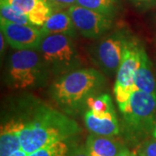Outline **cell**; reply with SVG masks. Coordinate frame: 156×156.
I'll return each instance as SVG.
<instances>
[{
	"mask_svg": "<svg viewBox=\"0 0 156 156\" xmlns=\"http://www.w3.org/2000/svg\"><path fill=\"white\" fill-rule=\"evenodd\" d=\"M21 148L29 154L59 141H67L81 129L72 119L47 105H37L27 121L23 119Z\"/></svg>",
	"mask_w": 156,
	"mask_h": 156,
	"instance_id": "6da1fadb",
	"label": "cell"
},
{
	"mask_svg": "<svg viewBox=\"0 0 156 156\" xmlns=\"http://www.w3.org/2000/svg\"><path fill=\"white\" fill-rule=\"evenodd\" d=\"M104 83L103 76L95 69H77L56 80L52 85L51 95L63 111L73 114L86 105L87 99L96 95Z\"/></svg>",
	"mask_w": 156,
	"mask_h": 156,
	"instance_id": "7a4b0ae2",
	"label": "cell"
},
{
	"mask_svg": "<svg viewBox=\"0 0 156 156\" xmlns=\"http://www.w3.org/2000/svg\"><path fill=\"white\" fill-rule=\"evenodd\" d=\"M121 113L124 136L137 146L153 134L156 123V94L135 90Z\"/></svg>",
	"mask_w": 156,
	"mask_h": 156,
	"instance_id": "3957f363",
	"label": "cell"
},
{
	"mask_svg": "<svg viewBox=\"0 0 156 156\" xmlns=\"http://www.w3.org/2000/svg\"><path fill=\"white\" fill-rule=\"evenodd\" d=\"M46 69L62 76L77 69L81 65L73 37L64 34H50L43 38L38 48Z\"/></svg>",
	"mask_w": 156,
	"mask_h": 156,
	"instance_id": "277c9868",
	"label": "cell"
},
{
	"mask_svg": "<svg viewBox=\"0 0 156 156\" xmlns=\"http://www.w3.org/2000/svg\"><path fill=\"white\" fill-rule=\"evenodd\" d=\"M45 69L39 51L17 50L10 56L8 65L10 84L17 89L31 88L38 83Z\"/></svg>",
	"mask_w": 156,
	"mask_h": 156,
	"instance_id": "5b68a950",
	"label": "cell"
},
{
	"mask_svg": "<svg viewBox=\"0 0 156 156\" xmlns=\"http://www.w3.org/2000/svg\"><path fill=\"white\" fill-rule=\"evenodd\" d=\"M140 46L134 41H128L116 71L114 93L120 111L127 105L134 91V79L140 59Z\"/></svg>",
	"mask_w": 156,
	"mask_h": 156,
	"instance_id": "8992f818",
	"label": "cell"
},
{
	"mask_svg": "<svg viewBox=\"0 0 156 156\" xmlns=\"http://www.w3.org/2000/svg\"><path fill=\"white\" fill-rule=\"evenodd\" d=\"M78 32L84 37L99 38L112 27V17L83 6L75 5L67 9Z\"/></svg>",
	"mask_w": 156,
	"mask_h": 156,
	"instance_id": "52a82bcc",
	"label": "cell"
},
{
	"mask_svg": "<svg viewBox=\"0 0 156 156\" xmlns=\"http://www.w3.org/2000/svg\"><path fill=\"white\" fill-rule=\"evenodd\" d=\"M0 27L7 43L17 50L38 49L45 37L41 28L31 24H19L0 19Z\"/></svg>",
	"mask_w": 156,
	"mask_h": 156,
	"instance_id": "ba28073f",
	"label": "cell"
},
{
	"mask_svg": "<svg viewBox=\"0 0 156 156\" xmlns=\"http://www.w3.org/2000/svg\"><path fill=\"white\" fill-rule=\"evenodd\" d=\"M128 41L122 33H114L98 43L95 50V57L104 72L108 75L116 73Z\"/></svg>",
	"mask_w": 156,
	"mask_h": 156,
	"instance_id": "9c48e42d",
	"label": "cell"
},
{
	"mask_svg": "<svg viewBox=\"0 0 156 156\" xmlns=\"http://www.w3.org/2000/svg\"><path fill=\"white\" fill-rule=\"evenodd\" d=\"M28 16L32 25L42 27L55 11L49 0H0Z\"/></svg>",
	"mask_w": 156,
	"mask_h": 156,
	"instance_id": "30bf717a",
	"label": "cell"
},
{
	"mask_svg": "<svg viewBox=\"0 0 156 156\" xmlns=\"http://www.w3.org/2000/svg\"><path fill=\"white\" fill-rule=\"evenodd\" d=\"M23 124V119H11L1 126L0 156H10L21 149L20 134Z\"/></svg>",
	"mask_w": 156,
	"mask_h": 156,
	"instance_id": "8fae6325",
	"label": "cell"
},
{
	"mask_svg": "<svg viewBox=\"0 0 156 156\" xmlns=\"http://www.w3.org/2000/svg\"><path fill=\"white\" fill-rule=\"evenodd\" d=\"M140 59L134 79V89L146 93L156 94V77L150 59L145 49L140 46Z\"/></svg>",
	"mask_w": 156,
	"mask_h": 156,
	"instance_id": "7c38bea8",
	"label": "cell"
},
{
	"mask_svg": "<svg viewBox=\"0 0 156 156\" xmlns=\"http://www.w3.org/2000/svg\"><path fill=\"white\" fill-rule=\"evenodd\" d=\"M85 147L91 156H116L126 147L114 136L89 134Z\"/></svg>",
	"mask_w": 156,
	"mask_h": 156,
	"instance_id": "4fadbf2b",
	"label": "cell"
},
{
	"mask_svg": "<svg viewBox=\"0 0 156 156\" xmlns=\"http://www.w3.org/2000/svg\"><path fill=\"white\" fill-rule=\"evenodd\" d=\"M44 36L50 34H64L71 37H76V29L68 11H55L41 27Z\"/></svg>",
	"mask_w": 156,
	"mask_h": 156,
	"instance_id": "5bb4252c",
	"label": "cell"
},
{
	"mask_svg": "<svg viewBox=\"0 0 156 156\" xmlns=\"http://www.w3.org/2000/svg\"><path fill=\"white\" fill-rule=\"evenodd\" d=\"M84 122L86 128L92 134L115 136L120 133V126L116 115L98 117L88 109L84 114Z\"/></svg>",
	"mask_w": 156,
	"mask_h": 156,
	"instance_id": "9a60e30c",
	"label": "cell"
},
{
	"mask_svg": "<svg viewBox=\"0 0 156 156\" xmlns=\"http://www.w3.org/2000/svg\"><path fill=\"white\" fill-rule=\"evenodd\" d=\"M88 109L98 117H108L116 115L114 104L109 95H94L86 101Z\"/></svg>",
	"mask_w": 156,
	"mask_h": 156,
	"instance_id": "2e32d148",
	"label": "cell"
},
{
	"mask_svg": "<svg viewBox=\"0 0 156 156\" xmlns=\"http://www.w3.org/2000/svg\"><path fill=\"white\" fill-rule=\"evenodd\" d=\"M76 5L113 17L117 9L118 0H77Z\"/></svg>",
	"mask_w": 156,
	"mask_h": 156,
	"instance_id": "e0dca14e",
	"label": "cell"
},
{
	"mask_svg": "<svg viewBox=\"0 0 156 156\" xmlns=\"http://www.w3.org/2000/svg\"><path fill=\"white\" fill-rule=\"evenodd\" d=\"M0 19L19 24H31L28 16L13 6L0 2ZM32 25V24H31Z\"/></svg>",
	"mask_w": 156,
	"mask_h": 156,
	"instance_id": "ac0fdd59",
	"label": "cell"
},
{
	"mask_svg": "<svg viewBox=\"0 0 156 156\" xmlns=\"http://www.w3.org/2000/svg\"><path fill=\"white\" fill-rule=\"evenodd\" d=\"M69 149L67 141H59L35 151L29 156H69Z\"/></svg>",
	"mask_w": 156,
	"mask_h": 156,
	"instance_id": "d6986e66",
	"label": "cell"
},
{
	"mask_svg": "<svg viewBox=\"0 0 156 156\" xmlns=\"http://www.w3.org/2000/svg\"><path fill=\"white\" fill-rule=\"evenodd\" d=\"M138 156H156V138H148L141 141L135 148Z\"/></svg>",
	"mask_w": 156,
	"mask_h": 156,
	"instance_id": "ffe728a7",
	"label": "cell"
},
{
	"mask_svg": "<svg viewBox=\"0 0 156 156\" xmlns=\"http://www.w3.org/2000/svg\"><path fill=\"white\" fill-rule=\"evenodd\" d=\"M55 11L61 10L62 8H69L70 6L77 4V0H49Z\"/></svg>",
	"mask_w": 156,
	"mask_h": 156,
	"instance_id": "44dd1931",
	"label": "cell"
},
{
	"mask_svg": "<svg viewBox=\"0 0 156 156\" xmlns=\"http://www.w3.org/2000/svg\"><path fill=\"white\" fill-rule=\"evenodd\" d=\"M69 156H91L85 146H77L69 149Z\"/></svg>",
	"mask_w": 156,
	"mask_h": 156,
	"instance_id": "7402d4cb",
	"label": "cell"
},
{
	"mask_svg": "<svg viewBox=\"0 0 156 156\" xmlns=\"http://www.w3.org/2000/svg\"><path fill=\"white\" fill-rule=\"evenodd\" d=\"M134 5L140 9H148L156 6V0H131Z\"/></svg>",
	"mask_w": 156,
	"mask_h": 156,
	"instance_id": "603a6c76",
	"label": "cell"
},
{
	"mask_svg": "<svg viewBox=\"0 0 156 156\" xmlns=\"http://www.w3.org/2000/svg\"><path fill=\"white\" fill-rule=\"evenodd\" d=\"M116 156H138L136 154H134L133 152L129 151L128 148H125L121 153H119Z\"/></svg>",
	"mask_w": 156,
	"mask_h": 156,
	"instance_id": "cb8c5ba5",
	"label": "cell"
},
{
	"mask_svg": "<svg viewBox=\"0 0 156 156\" xmlns=\"http://www.w3.org/2000/svg\"><path fill=\"white\" fill-rule=\"evenodd\" d=\"M10 156H29L28 153H26L25 151H23L21 148V149H19V150L16 151V152H14L12 154H11Z\"/></svg>",
	"mask_w": 156,
	"mask_h": 156,
	"instance_id": "d4e9b609",
	"label": "cell"
},
{
	"mask_svg": "<svg viewBox=\"0 0 156 156\" xmlns=\"http://www.w3.org/2000/svg\"><path fill=\"white\" fill-rule=\"evenodd\" d=\"M0 37H0V39H1V44H0L1 45V49H0V50H1V53H2L4 51V50H5V42H7V41H6L5 37V35L2 32H1Z\"/></svg>",
	"mask_w": 156,
	"mask_h": 156,
	"instance_id": "484cf974",
	"label": "cell"
},
{
	"mask_svg": "<svg viewBox=\"0 0 156 156\" xmlns=\"http://www.w3.org/2000/svg\"><path fill=\"white\" fill-rule=\"evenodd\" d=\"M152 136H153L154 138H156V123H155V126H154V131H153V134H152Z\"/></svg>",
	"mask_w": 156,
	"mask_h": 156,
	"instance_id": "4316f807",
	"label": "cell"
}]
</instances>
